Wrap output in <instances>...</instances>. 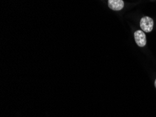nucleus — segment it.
Listing matches in <instances>:
<instances>
[{"label":"nucleus","instance_id":"7ed1b4c3","mask_svg":"<svg viewBox=\"0 0 156 117\" xmlns=\"http://www.w3.org/2000/svg\"><path fill=\"white\" fill-rule=\"evenodd\" d=\"M108 6L114 11H120L123 8L124 2L122 0H108Z\"/></svg>","mask_w":156,"mask_h":117},{"label":"nucleus","instance_id":"f257e3e1","mask_svg":"<svg viewBox=\"0 0 156 117\" xmlns=\"http://www.w3.org/2000/svg\"><path fill=\"white\" fill-rule=\"evenodd\" d=\"M140 26L143 31L146 32H150L153 28V20L150 17L145 16L141 18L140 21Z\"/></svg>","mask_w":156,"mask_h":117},{"label":"nucleus","instance_id":"20e7f679","mask_svg":"<svg viewBox=\"0 0 156 117\" xmlns=\"http://www.w3.org/2000/svg\"><path fill=\"white\" fill-rule=\"evenodd\" d=\"M155 87H156V79H155Z\"/></svg>","mask_w":156,"mask_h":117},{"label":"nucleus","instance_id":"f03ea898","mask_svg":"<svg viewBox=\"0 0 156 117\" xmlns=\"http://www.w3.org/2000/svg\"><path fill=\"white\" fill-rule=\"evenodd\" d=\"M134 39L136 44L140 47H144L146 44V35L143 31L138 30L134 33Z\"/></svg>","mask_w":156,"mask_h":117}]
</instances>
